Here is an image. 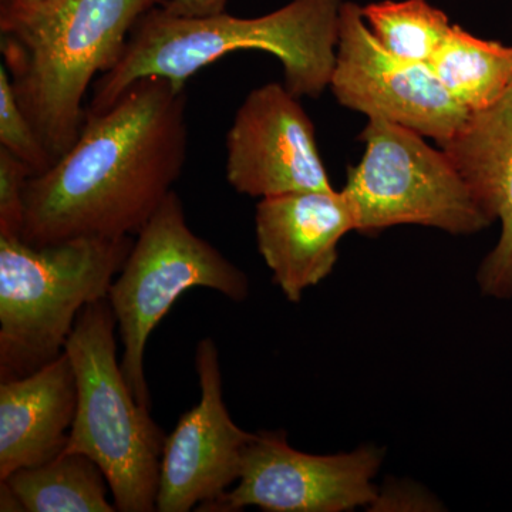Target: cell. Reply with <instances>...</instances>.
<instances>
[{
    "label": "cell",
    "instance_id": "cell-16",
    "mask_svg": "<svg viewBox=\"0 0 512 512\" xmlns=\"http://www.w3.org/2000/svg\"><path fill=\"white\" fill-rule=\"evenodd\" d=\"M25 511L113 512L109 481L86 454L67 453L40 466L22 468L6 478Z\"/></svg>",
    "mask_w": 512,
    "mask_h": 512
},
{
    "label": "cell",
    "instance_id": "cell-19",
    "mask_svg": "<svg viewBox=\"0 0 512 512\" xmlns=\"http://www.w3.org/2000/svg\"><path fill=\"white\" fill-rule=\"evenodd\" d=\"M28 165L0 147V237L22 238Z\"/></svg>",
    "mask_w": 512,
    "mask_h": 512
},
{
    "label": "cell",
    "instance_id": "cell-4",
    "mask_svg": "<svg viewBox=\"0 0 512 512\" xmlns=\"http://www.w3.org/2000/svg\"><path fill=\"white\" fill-rule=\"evenodd\" d=\"M131 237L30 245L0 237V379L32 375L64 352L80 312L106 299Z\"/></svg>",
    "mask_w": 512,
    "mask_h": 512
},
{
    "label": "cell",
    "instance_id": "cell-15",
    "mask_svg": "<svg viewBox=\"0 0 512 512\" xmlns=\"http://www.w3.org/2000/svg\"><path fill=\"white\" fill-rule=\"evenodd\" d=\"M448 93L470 113L490 109L512 89V47L451 26L429 63Z\"/></svg>",
    "mask_w": 512,
    "mask_h": 512
},
{
    "label": "cell",
    "instance_id": "cell-2",
    "mask_svg": "<svg viewBox=\"0 0 512 512\" xmlns=\"http://www.w3.org/2000/svg\"><path fill=\"white\" fill-rule=\"evenodd\" d=\"M342 5V0H292L252 19L225 12L181 18L163 8L151 9L138 20L117 63L93 84L86 113L110 109L143 77H165L185 86L205 66L238 50L278 57L293 96L319 97L335 69Z\"/></svg>",
    "mask_w": 512,
    "mask_h": 512
},
{
    "label": "cell",
    "instance_id": "cell-10",
    "mask_svg": "<svg viewBox=\"0 0 512 512\" xmlns=\"http://www.w3.org/2000/svg\"><path fill=\"white\" fill-rule=\"evenodd\" d=\"M227 178L249 197L332 191L320 158L315 126L286 86L252 90L227 136Z\"/></svg>",
    "mask_w": 512,
    "mask_h": 512
},
{
    "label": "cell",
    "instance_id": "cell-6",
    "mask_svg": "<svg viewBox=\"0 0 512 512\" xmlns=\"http://www.w3.org/2000/svg\"><path fill=\"white\" fill-rule=\"evenodd\" d=\"M191 288H208L234 302L247 299V275L185 221L174 190L137 234L130 255L109 289L124 352L121 370L141 406L150 409L144 352L151 332Z\"/></svg>",
    "mask_w": 512,
    "mask_h": 512
},
{
    "label": "cell",
    "instance_id": "cell-17",
    "mask_svg": "<svg viewBox=\"0 0 512 512\" xmlns=\"http://www.w3.org/2000/svg\"><path fill=\"white\" fill-rule=\"evenodd\" d=\"M362 13L376 39L410 62L429 64L453 26L427 0H382L362 6Z\"/></svg>",
    "mask_w": 512,
    "mask_h": 512
},
{
    "label": "cell",
    "instance_id": "cell-1",
    "mask_svg": "<svg viewBox=\"0 0 512 512\" xmlns=\"http://www.w3.org/2000/svg\"><path fill=\"white\" fill-rule=\"evenodd\" d=\"M187 86L143 77L103 113H86L80 136L26 184L22 239L133 237L183 173L188 153Z\"/></svg>",
    "mask_w": 512,
    "mask_h": 512
},
{
    "label": "cell",
    "instance_id": "cell-12",
    "mask_svg": "<svg viewBox=\"0 0 512 512\" xmlns=\"http://www.w3.org/2000/svg\"><path fill=\"white\" fill-rule=\"evenodd\" d=\"M255 231L275 284L298 303L332 272L340 239L356 231V215L343 191L295 192L262 198Z\"/></svg>",
    "mask_w": 512,
    "mask_h": 512
},
{
    "label": "cell",
    "instance_id": "cell-5",
    "mask_svg": "<svg viewBox=\"0 0 512 512\" xmlns=\"http://www.w3.org/2000/svg\"><path fill=\"white\" fill-rule=\"evenodd\" d=\"M117 319L109 299L80 312L64 352L77 383L67 453H82L103 470L116 510L157 511L165 434L131 392L117 362Z\"/></svg>",
    "mask_w": 512,
    "mask_h": 512
},
{
    "label": "cell",
    "instance_id": "cell-11",
    "mask_svg": "<svg viewBox=\"0 0 512 512\" xmlns=\"http://www.w3.org/2000/svg\"><path fill=\"white\" fill-rule=\"evenodd\" d=\"M201 400L165 437L156 510L187 512L218 500L241 477L245 448L255 434L239 429L222 396V376L214 340L197 348Z\"/></svg>",
    "mask_w": 512,
    "mask_h": 512
},
{
    "label": "cell",
    "instance_id": "cell-18",
    "mask_svg": "<svg viewBox=\"0 0 512 512\" xmlns=\"http://www.w3.org/2000/svg\"><path fill=\"white\" fill-rule=\"evenodd\" d=\"M0 144L28 165L32 177L52 167V157L16 100L5 64L0 66Z\"/></svg>",
    "mask_w": 512,
    "mask_h": 512
},
{
    "label": "cell",
    "instance_id": "cell-9",
    "mask_svg": "<svg viewBox=\"0 0 512 512\" xmlns=\"http://www.w3.org/2000/svg\"><path fill=\"white\" fill-rule=\"evenodd\" d=\"M376 448L338 456H312L286 443L284 433H258L245 448L237 488L198 508L271 512H342L379 500L372 480L379 470Z\"/></svg>",
    "mask_w": 512,
    "mask_h": 512
},
{
    "label": "cell",
    "instance_id": "cell-3",
    "mask_svg": "<svg viewBox=\"0 0 512 512\" xmlns=\"http://www.w3.org/2000/svg\"><path fill=\"white\" fill-rule=\"evenodd\" d=\"M157 0H2L0 47L19 106L56 163L86 120L87 90Z\"/></svg>",
    "mask_w": 512,
    "mask_h": 512
},
{
    "label": "cell",
    "instance_id": "cell-7",
    "mask_svg": "<svg viewBox=\"0 0 512 512\" xmlns=\"http://www.w3.org/2000/svg\"><path fill=\"white\" fill-rule=\"evenodd\" d=\"M360 140L365 154L349 168L342 190L355 210L357 232L414 224L474 234L491 224L446 151L429 146L417 131L369 119Z\"/></svg>",
    "mask_w": 512,
    "mask_h": 512
},
{
    "label": "cell",
    "instance_id": "cell-8",
    "mask_svg": "<svg viewBox=\"0 0 512 512\" xmlns=\"http://www.w3.org/2000/svg\"><path fill=\"white\" fill-rule=\"evenodd\" d=\"M330 87L342 106L412 128L437 144L453 137L471 114L447 92L430 64L392 55L355 2H343L340 9Z\"/></svg>",
    "mask_w": 512,
    "mask_h": 512
},
{
    "label": "cell",
    "instance_id": "cell-21",
    "mask_svg": "<svg viewBox=\"0 0 512 512\" xmlns=\"http://www.w3.org/2000/svg\"><path fill=\"white\" fill-rule=\"evenodd\" d=\"M0 511H25L18 495L6 481L0 480Z\"/></svg>",
    "mask_w": 512,
    "mask_h": 512
},
{
    "label": "cell",
    "instance_id": "cell-14",
    "mask_svg": "<svg viewBox=\"0 0 512 512\" xmlns=\"http://www.w3.org/2000/svg\"><path fill=\"white\" fill-rule=\"evenodd\" d=\"M77 407L66 352L32 375L0 383V480L62 454Z\"/></svg>",
    "mask_w": 512,
    "mask_h": 512
},
{
    "label": "cell",
    "instance_id": "cell-20",
    "mask_svg": "<svg viewBox=\"0 0 512 512\" xmlns=\"http://www.w3.org/2000/svg\"><path fill=\"white\" fill-rule=\"evenodd\" d=\"M227 0H168L163 9L181 18H204L225 12Z\"/></svg>",
    "mask_w": 512,
    "mask_h": 512
},
{
    "label": "cell",
    "instance_id": "cell-13",
    "mask_svg": "<svg viewBox=\"0 0 512 512\" xmlns=\"http://www.w3.org/2000/svg\"><path fill=\"white\" fill-rule=\"evenodd\" d=\"M456 165L481 210L503 224L500 242L485 258L478 282L487 295L512 296V89L490 109L471 113L439 144Z\"/></svg>",
    "mask_w": 512,
    "mask_h": 512
}]
</instances>
